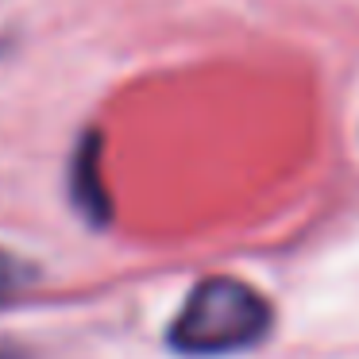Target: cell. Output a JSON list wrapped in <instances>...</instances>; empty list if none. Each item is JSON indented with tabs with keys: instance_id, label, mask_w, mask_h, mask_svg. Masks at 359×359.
I'll use <instances>...</instances> for the list:
<instances>
[{
	"instance_id": "cell-1",
	"label": "cell",
	"mask_w": 359,
	"mask_h": 359,
	"mask_svg": "<svg viewBox=\"0 0 359 359\" xmlns=\"http://www.w3.org/2000/svg\"><path fill=\"white\" fill-rule=\"evenodd\" d=\"M271 332V305L240 278H205L174 317L170 340L182 355H228L255 348Z\"/></svg>"
},
{
	"instance_id": "cell-2",
	"label": "cell",
	"mask_w": 359,
	"mask_h": 359,
	"mask_svg": "<svg viewBox=\"0 0 359 359\" xmlns=\"http://www.w3.org/2000/svg\"><path fill=\"white\" fill-rule=\"evenodd\" d=\"M27 278H32V271H27V266L20 263L16 255H8V251H0V302L16 294V290L24 286Z\"/></svg>"
}]
</instances>
